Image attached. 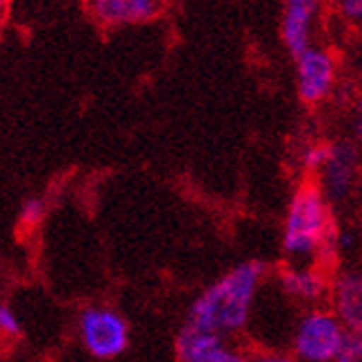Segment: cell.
<instances>
[{"instance_id": "52a82bcc", "label": "cell", "mask_w": 362, "mask_h": 362, "mask_svg": "<svg viewBox=\"0 0 362 362\" xmlns=\"http://www.w3.org/2000/svg\"><path fill=\"white\" fill-rule=\"evenodd\" d=\"M332 278L334 274L318 264H285L276 276L280 293L305 309L329 303Z\"/></svg>"}, {"instance_id": "e0dca14e", "label": "cell", "mask_w": 362, "mask_h": 362, "mask_svg": "<svg viewBox=\"0 0 362 362\" xmlns=\"http://www.w3.org/2000/svg\"><path fill=\"white\" fill-rule=\"evenodd\" d=\"M358 233L351 229H338V254H351L358 247Z\"/></svg>"}, {"instance_id": "ba28073f", "label": "cell", "mask_w": 362, "mask_h": 362, "mask_svg": "<svg viewBox=\"0 0 362 362\" xmlns=\"http://www.w3.org/2000/svg\"><path fill=\"white\" fill-rule=\"evenodd\" d=\"M320 11L322 0H285L282 3L280 38L293 60L313 45Z\"/></svg>"}, {"instance_id": "ffe728a7", "label": "cell", "mask_w": 362, "mask_h": 362, "mask_svg": "<svg viewBox=\"0 0 362 362\" xmlns=\"http://www.w3.org/2000/svg\"><path fill=\"white\" fill-rule=\"evenodd\" d=\"M11 5V0H0V16L7 11V7Z\"/></svg>"}, {"instance_id": "5b68a950", "label": "cell", "mask_w": 362, "mask_h": 362, "mask_svg": "<svg viewBox=\"0 0 362 362\" xmlns=\"http://www.w3.org/2000/svg\"><path fill=\"white\" fill-rule=\"evenodd\" d=\"M362 178V153L356 140H334L322 169L316 174L325 198L336 204L347 202Z\"/></svg>"}, {"instance_id": "8992f818", "label": "cell", "mask_w": 362, "mask_h": 362, "mask_svg": "<svg viewBox=\"0 0 362 362\" xmlns=\"http://www.w3.org/2000/svg\"><path fill=\"white\" fill-rule=\"evenodd\" d=\"M296 93L305 105L316 107L325 103L336 89V58L325 47L311 45L296 60Z\"/></svg>"}, {"instance_id": "3957f363", "label": "cell", "mask_w": 362, "mask_h": 362, "mask_svg": "<svg viewBox=\"0 0 362 362\" xmlns=\"http://www.w3.org/2000/svg\"><path fill=\"white\" fill-rule=\"evenodd\" d=\"M349 338L351 334L332 307H307L293 322L289 354L298 362H336Z\"/></svg>"}, {"instance_id": "2e32d148", "label": "cell", "mask_w": 362, "mask_h": 362, "mask_svg": "<svg viewBox=\"0 0 362 362\" xmlns=\"http://www.w3.org/2000/svg\"><path fill=\"white\" fill-rule=\"evenodd\" d=\"M247 362H298L289 351H272V349H260L247 354Z\"/></svg>"}, {"instance_id": "277c9868", "label": "cell", "mask_w": 362, "mask_h": 362, "mask_svg": "<svg viewBox=\"0 0 362 362\" xmlns=\"http://www.w3.org/2000/svg\"><path fill=\"white\" fill-rule=\"evenodd\" d=\"M76 336L81 347L96 360H116L132 344V327L116 307L89 305L76 320Z\"/></svg>"}, {"instance_id": "9a60e30c", "label": "cell", "mask_w": 362, "mask_h": 362, "mask_svg": "<svg viewBox=\"0 0 362 362\" xmlns=\"http://www.w3.org/2000/svg\"><path fill=\"white\" fill-rule=\"evenodd\" d=\"M336 7L347 23L362 25V0H336Z\"/></svg>"}, {"instance_id": "5bb4252c", "label": "cell", "mask_w": 362, "mask_h": 362, "mask_svg": "<svg viewBox=\"0 0 362 362\" xmlns=\"http://www.w3.org/2000/svg\"><path fill=\"white\" fill-rule=\"evenodd\" d=\"M23 334H25V325L18 316V311H16L9 303L0 300V340L13 342V340L23 338Z\"/></svg>"}, {"instance_id": "7c38bea8", "label": "cell", "mask_w": 362, "mask_h": 362, "mask_svg": "<svg viewBox=\"0 0 362 362\" xmlns=\"http://www.w3.org/2000/svg\"><path fill=\"white\" fill-rule=\"evenodd\" d=\"M329 145L332 143L316 140V143L305 145L300 149V153H298V167H300L309 178H316V174L322 169L327 156H329Z\"/></svg>"}, {"instance_id": "30bf717a", "label": "cell", "mask_w": 362, "mask_h": 362, "mask_svg": "<svg viewBox=\"0 0 362 362\" xmlns=\"http://www.w3.org/2000/svg\"><path fill=\"white\" fill-rule=\"evenodd\" d=\"M329 307H332L347 332L354 338H362V269L347 267L332 278V293H329Z\"/></svg>"}, {"instance_id": "6da1fadb", "label": "cell", "mask_w": 362, "mask_h": 362, "mask_svg": "<svg viewBox=\"0 0 362 362\" xmlns=\"http://www.w3.org/2000/svg\"><path fill=\"white\" fill-rule=\"evenodd\" d=\"M282 254L287 264H318L332 272L338 260L334 204L313 178L293 189L282 223Z\"/></svg>"}, {"instance_id": "8fae6325", "label": "cell", "mask_w": 362, "mask_h": 362, "mask_svg": "<svg viewBox=\"0 0 362 362\" xmlns=\"http://www.w3.org/2000/svg\"><path fill=\"white\" fill-rule=\"evenodd\" d=\"M163 9V0H87V11L103 27H134L151 23Z\"/></svg>"}, {"instance_id": "d6986e66", "label": "cell", "mask_w": 362, "mask_h": 362, "mask_svg": "<svg viewBox=\"0 0 362 362\" xmlns=\"http://www.w3.org/2000/svg\"><path fill=\"white\" fill-rule=\"evenodd\" d=\"M351 136L358 145H362V93L358 100L354 103V112H351Z\"/></svg>"}, {"instance_id": "4fadbf2b", "label": "cell", "mask_w": 362, "mask_h": 362, "mask_svg": "<svg viewBox=\"0 0 362 362\" xmlns=\"http://www.w3.org/2000/svg\"><path fill=\"white\" fill-rule=\"evenodd\" d=\"M47 216V200L42 196H29L18 211V225L23 231H36Z\"/></svg>"}, {"instance_id": "7a4b0ae2", "label": "cell", "mask_w": 362, "mask_h": 362, "mask_svg": "<svg viewBox=\"0 0 362 362\" xmlns=\"http://www.w3.org/2000/svg\"><path fill=\"white\" fill-rule=\"evenodd\" d=\"M264 278L267 262L262 260L235 264L194 298L192 305L187 307L185 325L216 334L225 340L243 334L254 313Z\"/></svg>"}, {"instance_id": "ac0fdd59", "label": "cell", "mask_w": 362, "mask_h": 362, "mask_svg": "<svg viewBox=\"0 0 362 362\" xmlns=\"http://www.w3.org/2000/svg\"><path fill=\"white\" fill-rule=\"evenodd\" d=\"M336 362H362V338H349L347 347Z\"/></svg>"}, {"instance_id": "9c48e42d", "label": "cell", "mask_w": 362, "mask_h": 362, "mask_svg": "<svg viewBox=\"0 0 362 362\" xmlns=\"http://www.w3.org/2000/svg\"><path fill=\"white\" fill-rule=\"evenodd\" d=\"M178 362H247V354L233 347L231 340L182 325L176 336Z\"/></svg>"}]
</instances>
